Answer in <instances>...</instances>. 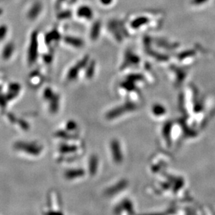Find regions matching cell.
Listing matches in <instances>:
<instances>
[{
	"instance_id": "6da1fadb",
	"label": "cell",
	"mask_w": 215,
	"mask_h": 215,
	"mask_svg": "<svg viewBox=\"0 0 215 215\" xmlns=\"http://www.w3.org/2000/svg\"><path fill=\"white\" fill-rule=\"evenodd\" d=\"M7 29L6 28V26H2V27H0V40H2L4 38V36H6V34H7Z\"/></svg>"
}]
</instances>
